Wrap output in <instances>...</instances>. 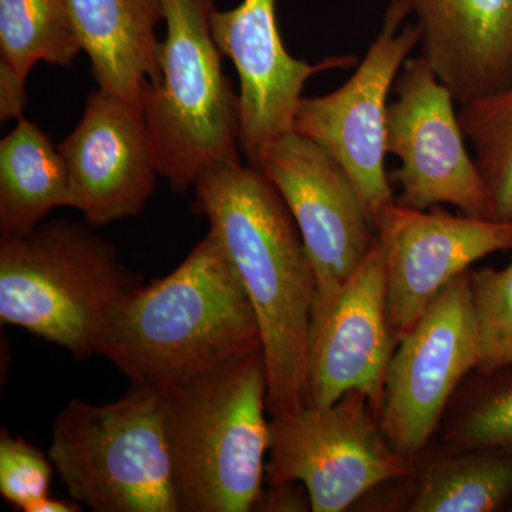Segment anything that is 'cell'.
Masks as SVG:
<instances>
[{
  "mask_svg": "<svg viewBox=\"0 0 512 512\" xmlns=\"http://www.w3.org/2000/svg\"><path fill=\"white\" fill-rule=\"evenodd\" d=\"M192 190L191 210L210 222L258 320L269 417L308 406L315 274L288 205L249 164L208 171Z\"/></svg>",
  "mask_w": 512,
  "mask_h": 512,
  "instance_id": "1",
  "label": "cell"
},
{
  "mask_svg": "<svg viewBox=\"0 0 512 512\" xmlns=\"http://www.w3.org/2000/svg\"><path fill=\"white\" fill-rule=\"evenodd\" d=\"M255 348L262 345L254 309L228 252L210 231L173 272L127 296L100 356L130 386L164 392Z\"/></svg>",
  "mask_w": 512,
  "mask_h": 512,
  "instance_id": "2",
  "label": "cell"
},
{
  "mask_svg": "<svg viewBox=\"0 0 512 512\" xmlns=\"http://www.w3.org/2000/svg\"><path fill=\"white\" fill-rule=\"evenodd\" d=\"M161 393L180 512L254 510L269 448L262 348L229 357Z\"/></svg>",
  "mask_w": 512,
  "mask_h": 512,
  "instance_id": "3",
  "label": "cell"
},
{
  "mask_svg": "<svg viewBox=\"0 0 512 512\" xmlns=\"http://www.w3.org/2000/svg\"><path fill=\"white\" fill-rule=\"evenodd\" d=\"M143 278L92 225L57 218L0 237V320L74 360L100 355L111 320Z\"/></svg>",
  "mask_w": 512,
  "mask_h": 512,
  "instance_id": "4",
  "label": "cell"
},
{
  "mask_svg": "<svg viewBox=\"0 0 512 512\" xmlns=\"http://www.w3.org/2000/svg\"><path fill=\"white\" fill-rule=\"evenodd\" d=\"M167 33L160 79L141 89L160 177L174 194L208 171L241 163L239 94L222 69L211 30L214 0H161Z\"/></svg>",
  "mask_w": 512,
  "mask_h": 512,
  "instance_id": "5",
  "label": "cell"
},
{
  "mask_svg": "<svg viewBox=\"0 0 512 512\" xmlns=\"http://www.w3.org/2000/svg\"><path fill=\"white\" fill-rule=\"evenodd\" d=\"M49 457L84 508L180 512L161 392L130 386L114 402L70 400L53 421Z\"/></svg>",
  "mask_w": 512,
  "mask_h": 512,
  "instance_id": "6",
  "label": "cell"
},
{
  "mask_svg": "<svg viewBox=\"0 0 512 512\" xmlns=\"http://www.w3.org/2000/svg\"><path fill=\"white\" fill-rule=\"evenodd\" d=\"M384 437L369 400L345 394L328 407L269 417L265 483H298L313 512H342L367 491L409 473Z\"/></svg>",
  "mask_w": 512,
  "mask_h": 512,
  "instance_id": "7",
  "label": "cell"
},
{
  "mask_svg": "<svg viewBox=\"0 0 512 512\" xmlns=\"http://www.w3.org/2000/svg\"><path fill=\"white\" fill-rule=\"evenodd\" d=\"M254 167L284 198L311 259L312 339L376 244L375 225L345 168L311 138L296 131L276 138Z\"/></svg>",
  "mask_w": 512,
  "mask_h": 512,
  "instance_id": "8",
  "label": "cell"
},
{
  "mask_svg": "<svg viewBox=\"0 0 512 512\" xmlns=\"http://www.w3.org/2000/svg\"><path fill=\"white\" fill-rule=\"evenodd\" d=\"M410 15L406 0H392L355 74L335 92L303 97L296 113V133L311 138L342 164L373 225L396 201L384 170L387 97L407 56L420 43L416 23L404 25Z\"/></svg>",
  "mask_w": 512,
  "mask_h": 512,
  "instance_id": "9",
  "label": "cell"
},
{
  "mask_svg": "<svg viewBox=\"0 0 512 512\" xmlns=\"http://www.w3.org/2000/svg\"><path fill=\"white\" fill-rule=\"evenodd\" d=\"M387 109V153L400 160L397 204L429 210L450 204L464 215L493 220V201L466 136L454 97L426 57L404 62Z\"/></svg>",
  "mask_w": 512,
  "mask_h": 512,
  "instance_id": "10",
  "label": "cell"
},
{
  "mask_svg": "<svg viewBox=\"0 0 512 512\" xmlns=\"http://www.w3.org/2000/svg\"><path fill=\"white\" fill-rule=\"evenodd\" d=\"M470 272L457 276L399 339L387 370L379 423L399 456L412 461L436 430L457 384L477 369Z\"/></svg>",
  "mask_w": 512,
  "mask_h": 512,
  "instance_id": "11",
  "label": "cell"
},
{
  "mask_svg": "<svg viewBox=\"0 0 512 512\" xmlns=\"http://www.w3.org/2000/svg\"><path fill=\"white\" fill-rule=\"evenodd\" d=\"M375 229L397 340L457 276L485 256L512 249V221L453 215L436 207L416 210L396 201L384 208Z\"/></svg>",
  "mask_w": 512,
  "mask_h": 512,
  "instance_id": "12",
  "label": "cell"
},
{
  "mask_svg": "<svg viewBox=\"0 0 512 512\" xmlns=\"http://www.w3.org/2000/svg\"><path fill=\"white\" fill-rule=\"evenodd\" d=\"M57 147L69 171L70 208L92 227L136 217L156 190L160 171L143 107L99 87Z\"/></svg>",
  "mask_w": 512,
  "mask_h": 512,
  "instance_id": "13",
  "label": "cell"
},
{
  "mask_svg": "<svg viewBox=\"0 0 512 512\" xmlns=\"http://www.w3.org/2000/svg\"><path fill=\"white\" fill-rule=\"evenodd\" d=\"M211 30L238 72L241 150L252 167L268 144L295 131L306 82L325 70L355 64L350 56L309 64L289 55L276 22L275 0H242L237 8L215 9Z\"/></svg>",
  "mask_w": 512,
  "mask_h": 512,
  "instance_id": "14",
  "label": "cell"
},
{
  "mask_svg": "<svg viewBox=\"0 0 512 512\" xmlns=\"http://www.w3.org/2000/svg\"><path fill=\"white\" fill-rule=\"evenodd\" d=\"M396 342L376 239L309 343L308 406H332L345 394L359 392L379 416Z\"/></svg>",
  "mask_w": 512,
  "mask_h": 512,
  "instance_id": "15",
  "label": "cell"
},
{
  "mask_svg": "<svg viewBox=\"0 0 512 512\" xmlns=\"http://www.w3.org/2000/svg\"><path fill=\"white\" fill-rule=\"evenodd\" d=\"M421 56L458 104L512 84V0H406Z\"/></svg>",
  "mask_w": 512,
  "mask_h": 512,
  "instance_id": "16",
  "label": "cell"
},
{
  "mask_svg": "<svg viewBox=\"0 0 512 512\" xmlns=\"http://www.w3.org/2000/svg\"><path fill=\"white\" fill-rule=\"evenodd\" d=\"M99 89L141 106V89L160 79L161 0H66Z\"/></svg>",
  "mask_w": 512,
  "mask_h": 512,
  "instance_id": "17",
  "label": "cell"
},
{
  "mask_svg": "<svg viewBox=\"0 0 512 512\" xmlns=\"http://www.w3.org/2000/svg\"><path fill=\"white\" fill-rule=\"evenodd\" d=\"M70 208L66 161L25 117L0 141V237H22L56 208Z\"/></svg>",
  "mask_w": 512,
  "mask_h": 512,
  "instance_id": "18",
  "label": "cell"
},
{
  "mask_svg": "<svg viewBox=\"0 0 512 512\" xmlns=\"http://www.w3.org/2000/svg\"><path fill=\"white\" fill-rule=\"evenodd\" d=\"M80 52L66 0H0V67L22 82L36 63L70 66Z\"/></svg>",
  "mask_w": 512,
  "mask_h": 512,
  "instance_id": "19",
  "label": "cell"
},
{
  "mask_svg": "<svg viewBox=\"0 0 512 512\" xmlns=\"http://www.w3.org/2000/svg\"><path fill=\"white\" fill-rule=\"evenodd\" d=\"M511 497L512 454L468 451L427 471L410 511L491 512Z\"/></svg>",
  "mask_w": 512,
  "mask_h": 512,
  "instance_id": "20",
  "label": "cell"
},
{
  "mask_svg": "<svg viewBox=\"0 0 512 512\" xmlns=\"http://www.w3.org/2000/svg\"><path fill=\"white\" fill-rule=\"evenodd\" d=\"M458 120L490 191L493 220L512 221V84L460 104Z\"/></svg>",
  "mask_w": 512,
  "mask_h": 512,
  "instance_id": "21",
  "label": "cell"
},
{
  "mask_svg": "<svg viewBox=\"0 0 512 512\" xmlns=\"http://www.w3.org/2000/svg\"><path fill=\"white\" fill-rule=\"evenodd\" d=\"M478 342L477 370L485 376L512 366V259L503 269L470 272Z\"/></svg>",
  "mask_w": 512,
  "mask_h": 512,
  "instance_id": "22",
  "label": "cell"
},
{
  "mask_svg": "<svg viewBox=\"0 0 512 512\" xmlns=\"http://www.w3.org/2000/svg\"><path fill=\"white\" fill-rule=\"evenodd\" d=\"M495 373L497 379L468 409L451 439L467 451L512 454V366Z\"/></svg>",
  "mask_w": 512,
  "mask_h": 512,
  "instance_id": "23",
  "label": "cell"
},
{
  "mask_svg": "<svg viewBox=\"0 0 512 512\" xmlns=\"http://www.w3.org/2000/svg\"><path fill=\"white\" fill-rule=\"evenodd\" d=\"M53 473L49 453L45 454L23 437L0 431V495L12 507L25 512L49 495Z\"/></svg>",
  "mask_w": 512,
  "mask_h": 512,
  "instance_id": "24",
  "label": "cell"
},
{
  "mask_svg": "<svg viewBox=\"0 0 512 512\" xmlns=\"http://www.w3.org/2000/svg\"><path fill=\"white\" fill-rule=\"evenodd\" d=\"M252 511L301 512L312 511L308 491L302 484H268L262 490Z\"/></svg>",
  "mask_w": 512,
  "mask_h": 512,
  "instance_id": "25",
  "label": "cell"
},
{
  "mask_svg": "<svg viewBox=\"0 0 512 512\" xmlns=\"http://www.w3.org/2000/svg\"><path fill=\"white\" fill-rule=\"evenodd\" d=\"M25 84L5 67H0V120L23 117V107L28 100Z\"/></svg>",
  "mask_w": 512,
  "mask_h": 512,
  "instance_id": "26",
  "label": "cell"
},
{
  "mask_svg": "<svg viewBox=\"0 0 512 512\" xmlns=\"http://www.w3.org/2000/svg\"><path fill=\"white\" fill-rule=\"evenodd\" d=\"M83 510V505L74 501L73 498L59 500L49 494L30 504L25 512H80Z\"/></svg>",
  "mask_w": 512,
  "mask_h": 512,
  "instance_id": "27",
  "label": "cell"
},
{
  "mask_svg": "<svg viewBox=\"0 0 512 512\" xmlns=\"http://www.w3.org/2000/svg\"><path fill=\"white\" fill-rule=\"evenodd\" d=\"M511 511H512V508H511Z\"/></svg>",
  "mask_w": 512,
  "mask_h": 512,
  "instance_id": "28",
  "label": "cell"
}]
</instances>
